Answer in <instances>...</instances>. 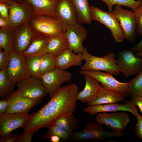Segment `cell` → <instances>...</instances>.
Instances as JSON below:
<instances>
[{"label":"cell","instance_id":"6da1fadb","mask_svg":"<svg viewBox=\"0 0 142 142\" xmlns=\"http://www.w3.org/2000/svg\"><path fill=\"white\" fill-rule=\"evenodd\" d=\"M78 88L72 83L61 87L39 110L29 115L22 127L24 132L48 128L59 117L73 113L76 108Z\"/></svg>","mask_w":142,"mask_h":142},{"label":"cell","instance_id":"7a4b0ae2","mask_svg":"<svg viewBox=\"0 0 142 142\" xmlns=\"http://www.w3.org/2000/svg\"><path fill=\"white\" fill-rule=\"evenodd\" d=\"M85 63L81 66V70L104 71L112 75L119 74L121 72L116 59L114 52H110L103 57L93 56L90 54L84 48L82 53Z\"/></svg>","mask_w":142,"mask_h":142},{"label":"cell","instance_id":"3957f363","mask_svg":"<svg viewBox=\"0 0 142 142\" xmlns=\"http://www.w3.org/2000/svg\"><path fill=\"white\" fill-rule=\"evenodd\" d=\"M84 126L82 131L72 132L70 140L77 141H97L111 137L124 136V134L121 132L107 131L98 123H88L85 124Z\"/></svg>","mask_w":142,"mask_h":142},{"label":"cell","instance_id":"277c9868","mask_svg":"<svg viewBox=\"0 0 142 142\" xmlns=\"http://www.w3.org/2000/svg\"><path fill=\"white\" fill-rule=\"evenodd\" d=\"M92 20L97 21L109 29L115 43L123 42L125 39L119 21L112 12H106L94 6L90 7Z\"/></svg>","mask_w":142,"mask_h":142},{"label":"cell","instance_id":"5b68a950","mask_svg":"<svg viewBox=\"0 0 142 142\" xmlns=\"http://www.w3.org/2000/svg\"><path fill=\"white\" fill-rule=\"evenodd\" d=\"M29 23L36 33L50 38L59 36L65 32L58 19L50 16L34 14Z\"/></svg>","mask_w":142,"mask_h":142},{"label":"cell","instance_id":"8992f818","mask_svg":"<svg viewBox=\"0 0 142 142\" xmlns=\"http://www.w3.org/2000/svg\"><path fill=\"white\" fill-rule=\"evenodd\" d=\"M112 13L118 20L126 39L129 43L136 41V22L133 10L123 9L121 6L116 5Z\"/></svg>","mask_w":142,"mask_h":142},{"label":"cell","instance_id":"52a82bcc","mask_svg":"<svg viewBox=\"0 0 142 142\" xmlns=\"http://www.w3.org/2000/svg\"><path fill=\"white\" fill-rule=\"evenodd\" d=\"M6 70L8 77L16 83L31 76L25 57L13 50L9 53Z\"/></svg>","mask_w":142,"mask_h":142},{"label":"cell","instance_id":"ba28073f","mask_svg":"<svg viewBox=\"0 0 142 142\" xmlns=\"http://www.w3.org/2000/svg\"><path fill=\"white\" fill-rule=\"evenodd\" d=\"M7 3L9 6V26L14 29L21 24L29 23L34 14L31 6L26 3H19L9 0Z\"/></svg>","mask_w":142,"mask_h":142},{"label":"cell","instance_id":"9c48e42d","mask_svg":"<svg viewBox=\"0 0 142 142\" xmlns=\"http://www.w3.org/2000/svg\"><path fill=\"white\" fill-rule=\"evenodd\" d=\"M116 59L125 77L138 74L142 70V58L136 56L131 49L119 51Z\"/></svg>","mask_w":142,"mask_h":142},{"label":"cell","instance_id":"30bf717a","mask_svg":"<svg viewBox=\"0 0 142 142\" xmlns=\"http://www.w3.org/2000/svg\"><path fill=\"white\" fill-rule=\"evenodd\" d=\"M96 119L98 124L104 125L117 132L124 130L130 120L129 115L124 111L100 113L97 115Z\"/></svg>","mask_w":142,"mask_h":142},{"label":"cell","instance_id":"8fae6325","mask_svg":"<svg viewBox=\"0 0 142 142\" xmlns=\"http://www.w3.org/2000/svg\"><path fill=\"white\" fill-rule=\"evenodd\" d=\"M80 73L92 77L106 89L118 92L127 96L129 95L128 83H123L118 81L110 73L95 70H81Z\"/></svg>","mask_w":142,"mask_h":142},{"label":"cell","instance_id":"7c38bea8","mask_svg":"<svg viewBox=\"0 0 142 142\" xmlns=\"http://www.w3.org/2000/svg\"><path fill=\"white\" fill-rule=\"evenodd\" d=\"M72 77L71 73L56 67L50 72L42 75L40 80L50 97L63 83L69 81Z\"/></svg>","mask_w":142,"mask_h":142},{"label":"cell","instance_id":"4fadbf2b","mask_svg":"<svg viewBox=\"0 0 142 142\" xmlns=\"http://www.w3.org/2000/svg\"><path fill=\"white\" fill-rule=\"evenodd\" d=\"M17 85L23 95L31 99L41 100L48 93L41 80L32 76L18 82Z\"/></svg>","mask_w":142,"mask_h":142},{"label":"cell","instance_id":"5bb4252c","mask_svg":"<svg viewBox=\"0 0 142 142\" xmlns=\"http://www.w3.org/2000/svg\"><path fill=\"white\" fill-rule=\"evenodd\" d=\"M118 103L101 105H88L83 110L91 115L100 113L113 112L118 111H128L136 117L139 114L136 105L132 99L125 101V103Z\"/></svg>","mask_w":142,"mask_h":142},{"label":"cell","instance_id":"9a60e30c","mask_svg":"<svg viewBox=\"0 0 142 142\" xmlns=\"http://www.w3.org/2000/svg\"><path fill=\"white\" fill-rule=\"evenodd\" d=\"M8 96L10 99V103L5 113H28L41 101L24 96L18 89L13 90Z\"/></svg>","mask_w":142,"mask_h":142},{"label":"cell","instance_id":"2e32d148","mask_svg":"<svg viewBox=\"0 0 142 142\" xmlns=\"http://www.w3.org/2000/svg\"><path fill=\"white\" fill-rule=\"evenodd\" d=\"M57 18L65 32L78 22L75 7L70 0H60L56 4Z\"/></svg>","mask_w":142,"mask_h":142},{"label":"cell","instance_id":"e0dca14e","mask_svg":"<svg viewBox=\"0 0 142 142\" xmlns=\"http://www.w3.org/2000/svg\"><path fill=\"white\" fill-rule=\"evenodd\" d=\"M68 45V48L74 53H82L84 48L83 42L87 36V31L82 24L78 22L70 27L64 32Z\"/></svg>","mask_w":142,"mask_h":142},{"label":"cell","instance_id":"ac0fdd59","mask_svg":"<svg viewBox=\"0 0 142 142\" xmlns=\"http://www.w3.org/2000/svg\"><path fill=\"white\" fill-rule=\"evenodd\" d=\"M14 29L15 36L13 50L21 54L29 47L36 33L29 23L21 24Z\"/></svg>","mask_w":142,"mask_h":142},{"label":"cell","instance_id":"d6986e66","mask_svg":"<svg viewBox=\"0 0 142 142\" xmlns=\"http://www.w3.org/2000/svg\"><path fill=\"white\" fill-rule=\"evenodd\" d=\"M28 113L0 114V135L1 136L11 133L22 127L29 116Z\"/></svg>","mask_w":142,"mask_h":142},{"label":"cell","instance_id":"ffe728a7","mask_svg":"<svg viewBox=\"0 0 142 142\" xmlns=\"http://www.w3.org/2000/svg\"><path fill=\"white\" fill-rule=\"evenodd\" d=\"M83 75L85 81V86L82 90L78 93L77 99L82 102L88 103L97 98L101 86L92 77L87 74Z\"/></svg>","mask_w":142,"mask_h":142},{"label":"cell","instance_id":"44dd1931","mask_svg":"<svg viewBox=\"0 0 142 142\" xmlns=\"http://www.w3.org/2000/svg\"><path fill=\"white\" fill-rule=\"evenodd\" d=\"M49 38L47 36L36 33L29 47L21 54L25 57L43 55L47 53Z\"/></svg>","mask_w":142,"mask_h":142},{"label":"cell","instance_id":"7402d4cb","mask_svg":"<svg viewBox=\"0 0 142 142\" xmlns=\"http://www.w3.org/2000/svg\"><path fill=\"white\" fill-rule=\"evenodd\" d=\"M83 60L82 53L76 54L68 48L56 57V67L65 70L72 66H80Z\"/></svg>","mask_w":142,"mask_h":142},{"label":"cell","instance_id":"603a6c76","mask_svg":"<svg viewBox=\"0 0 142 142\" xmlns=\"http://www.w3.org/2000/svg\"><path fill=\"white\" fill-rule=\"evenodd\" d=\"M127 95L118 92L108 89L101 86L97 98L88 105H101L123 102Z\"/></svg>","mask_w":142,"mask_h":142},{"label":"cell","instance_id":"cb8c5ba5","mask_svg":"<svg viewBox=\"0 0 142 142\" xmlns=\"http://www.w3.org/2000/svg\"><path fill=\"white\" fill-rule=\"evenodd\" d=\"M32 7L34 14L57 18L56 3L50 0H25Z\"/></svg>","mask_w":142,"mask_h":142},{"label":"cell","instance_id":"d4e9b609","mask_svg":"<svg viewBox=\"0 0 142 142\" xmlns=\"http://www.w3.org/2000/svg\"><path fill=\"white\" fill-rule=\"evenodd\" d=\"M77 12L78 21L81 24H91L90 7L88 0H70Z\"/></svg>","mask_w":142,"mask_h":142},{"label":"cell","instance_id":"484cf974","mask_svg":"<svg viewBox=\"0 0 142 142\" xmlns=\"http://www.w3.org/2000/svg\"><path fill=\"white\" fill-rule=\"evenodd\" d=\"M68 48V43L64 32L59 36L50 38L47 46L48 53L57 57Z\"/></svg>","mask_w":142,"mask_h":142},{"label":"cell","instance_id":"4316f807","mask_svg":"<svg viewBox=\"0 0 142 142\" xmlns=\"http://www.w3.org/2000/svg\"><path fill=\"white\" fill-rule=\"evenodd\" d=\"M15 33L14 29L9 26L0 29V49L9 53L13 50Z\"/></svg>","mask_w":142,"mask_h":142},{"label":"cell","instance_id":"83f0119b","mask_svg":"<svg viewBox=\"0 0 142 142\" xmlns=\"http://www.w3.org/2000/svg\"><path fill=\"white\" fill-rule=\"evenodd\" d=\"M53 124L67 131L72 133L76 129L78 121L73 113H72L59 117Z\"/></svg>","mask_w":142,"mask_h":142},{"label":"cell","instance_id":"f1b7e54d","mask_svg":"<svg viewBox=\"0 0 142 142\" xmlns=\"http://www.w3.org/2000/svg\"><path fill=\"white\" fill-rule=\"evenodd\" d=\"M6 69L0 70V97L3 99L13 91L16 84L8 77Z\"/></svg>","mask_w":142,"mask_h":142},{"label":"cell","instance_id":"f546056e","mask_svg":"<svg viewBox=\"0 0 142 142\" xmlns=\"http://www.w3.org/2000/svg\"><path fill=\"white\" fill-rule=\"evenodd\" d=\"M42 56L25 57L27 66L31 76L40 79L42 75L40 64Z\"/></svg>","mask_w":142,"mask_h":142},{"label":"cell","instance_id":"4dcf8cb0","mask_svg":"<svg viewBox=\"0 0 142 142\" xmlns=\"http://www.w3.org/2000/svg\"><path fill=\"white\" fill-rule=\"evenodd\" d=\"M56 57L47 53L42 56L40 64L42 75L52 71L56 67Z\"/></svg>","mask_w":142,"mask_h":142},{"label":"cell","instance_id":"1f68e13d","mask_svg":"<svg viewBox=\"0 0 142 142\" xmlns=\"http://www.w3.org/2000/svg\"><path fill=\"white\" fill-rule=\"evenodd\" d=\"M48 128V131L44 136V138L48 140L51 136L54 135L58 136L64 142L70 140L72 133L67 131L53 124Z\"/></svg>","mask_w":142,"mask_h":142},{"label":"cell","instance_id":"d6a6232c","mask_svg":"<svg viewBox=\"0 0 142 142\" xmlns=\"http://www.w3.org/2000/svg\"><path fill=\"white\" fill-rule=\"evenodd\" d=\"M128 82L129 95L131 97L142 96V70Z\"/></svg>","mask_w":142,"mask_h":142},{"label":"cell","instance_id":"836d02e7","mask_svg":"<svg viewBox=\"0 0 142 142\" xmlns=\"http://www.w3.org/2000/svg\"><path fill=\"white\" fill-rule=\"evenodd\" d=\"M107 5L109 12H112L114 5L124 6L131 8L133 10L142 4V0H101Z\"/></svg>","mask_w":142,"mask_h":142},{"label":"cell","instance_id":"e575fe53","mask_svg":"<svg viewBox=\"0 0 142 142\" xmlns=\"http://www.w3.org/2000/svg\"><path fill=\"white\" fill-rule=\"evenodd\" d=\"M136 22V35L142 36V4L134 10Z\"/></svg>","mask_w":142,"mask_h":142},{"label":"cell","instance_id":"d590c367","mask_svg":"<svg viewBox=\"0 0 142 142\" xmlns=\"http://www.w3.org/2000/svg\"><path fill=\"white\" fill-rule=\"evenodd\" d=\"M9 53L0 49V70L6 68L9 59Z\"/></svg>","mask_w":142,"mask_h":142},{"label":"cell","instance_id":"8d00e7d4","mask_svg":"<svg viewBox=\"0 0 142 142\" xmlns=\"http://www.w3.org/2000/svg\"><path fill=\"white\" fill-rule=\"evenodd\" d=\"M21 134L10 133L6 135L1 136L0 142H19Z\"/></svg>","mask_w":142,"mask_h":142},{"label":"cell","instance_id":"74e56055","mask_svg":"<svg viewBox=\"0 0 142 142\" xmlns=\"http://www.w3.org/2000/svg\"><path fill=\"white\" fill-rule=\"evenodd\" d=\"M9 6L7 3H0V17L9 19Z\"/></svg>","mask_w":142,"mask_h":142},{"label":"cell","instance_id":"f35d334b","mask_svg":"<svg viewBox=\"0 0 142 142\" xmlns=\"http://www.w3.org/2000/svg\"><path fill=\"white\" fill-rule=\"evenodd\" d=\"M136 117L137 122L135 127V131L137 136L142 140V116L139 114Z\"/></svg>","mask_w":142,"mask_h":142},{"label":"cell","instance_id":"ab89813d","mask_svg":"<svg viewBox=\"0 0 142 142\" xmlns=\"http://www.w3.org/2000/svg\"><path fill=\"white\" fill-rule=\"evenodd\" d=\"M37 131H31L21 134L19 142H30L35 133Z\"/></svg>","mask_w":142,"mask_h":142},{"label":"cell","instance_id":"60d3db41","mask_svg":"<svg viewBox=\"0 0 142 142\" xmlns=\"http://www.w3.org/2000/svg\"><path fill=\"white\" fill-rule=\"evenodd\" d=\"M10 103V100L8 96L0 101V114L6 112Z\"/></svg>","mask_w":142,"mask_h":142},{"label":"cell","instance_id":"b9f144b4","mask_svg":"<svg viewBox=\"0 0 142 142\" xmlns=\"http://www.w3.org/2000/svg\"><path fill=\"white\" fill-rule=\"evenodd\" d=\"M134 103L139 108L142 114V96L131 97Z\"/></svg>","mask_w":142,"mask_h":142},{"label":"cell","instance_id":"7bdbcfd3","mask_svg":"<svg viewBox=\"0 0 142 142\" xmlns=\"http://www.w3.org/2000/svg\"><path fill=\"white\" fill-rule=\"evenodd\" d=\"M130 49L133 52L142 51V39L140 42L132 47Z\"/></svg>","mask_w":142,"mask_h":142},{"label":"cell","instance_id":"ee69618b","mask_svg":"<svg viewBox=\"0 0 142 142\" xmlns=\"http://www.w3.org/2000/svg\"><path fill=\"white\" fill-rule=\"evenodd\" d=\"M9 26V20L0 17V27L1 28Z\"/></svg>","mask_w":142,"mask_h":142},{"label":"cell","instance_id":"f6af8a7d","mask_svg":"<svg viewBox=\"0 0 142 142\" xmlns=\"http://www.w3.org/2000/svg\"><path fill=\"white\" fill-rule=\"evenodd\" d=\"M61 139L58 136L56 135H52L50 137L48 140L52 142H59Z\"/></svg>","mask_w":142,"mask_h":142},{"label":"cell","instance_id":"bcb514c9","mask_svg":"<svg viewBox=\"0 0 142 142\" xmlns=\"http://www.w3.org/2000/svg\"><path fill=\"white\" fill-rule=\"evenodd\" d=\"M135 54L137 56L142 58V51L136 52Z\"/></svg>","mask_w":142,"mask_h":142},{"label":"cell","instance_id":"7dc6e473","mask_svg":"<svg viewBox=\"0 0 142 142\" xmlns=\"http://www.w3.org/2000/svg\"><path fill=\"white\" fill-rule=\"evenodd\" d=\"M9 0H0V3H7Z\"/></svg>","mask_w":142,"mask_h":142},{"label":"cell","instance_id":"c3c4849f","mask_svg":"<svg viewBox=\"0 0 142 142\" xmlns=\"http://www.w3.org/2000/svg\"><path fill=\"white\" fill-rule=\"evenodd\" d=\"M51 0V1L57 3V2H59L60 0Z\"/></svg>","mask_w":142,"mask_h":142},{"label":"cell","instance_id":"681fc988","mask_svg":"<svg viewBox=\"0 0 142 142\" xmlns=\"http://www.w3.org/2000/svg\"><path fill=\"white\" fill-rule=\"evenodd\" d=\"M15 1L18 2H20L22 1L23 0H15Z\"/></svg>","mask_w":142,"mask_h":142}]
</instances>
